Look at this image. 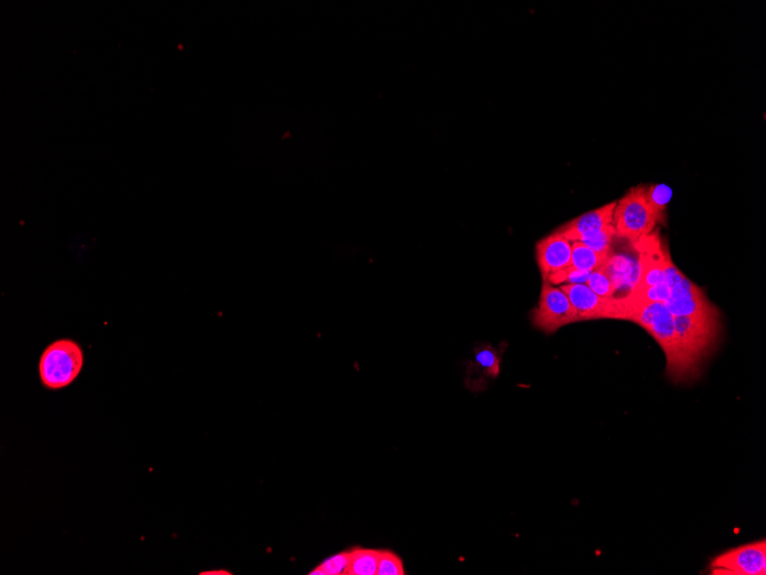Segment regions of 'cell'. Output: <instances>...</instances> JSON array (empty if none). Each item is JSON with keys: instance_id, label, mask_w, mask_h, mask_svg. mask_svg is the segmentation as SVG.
<instances>
[{"instance_id": "18", "label": "cell", "mask_w": 766, "mask_h": 575, "mask_svg": "<svg viewBox=\"0 0 766 575\" xmlns=\"http://www.w3.org/2000/svg\"><path fill=\"white\" fill-rule=\"evenodd\" d=\"M647 194L648 199H650L651 204L655 208V211L658 212L664 219L666 208L672 198V191L669 186L664 184L647 186Z\"/></svg>"}, {"instance_id": "17", "label": "cell", "mask_w": 766, "mask_h": 575, "mask_svg": "<svg viewBox=\"0 0 766 575\" xmlns=\"http://www.w3.org/2000/svg\"><path fill=\"white\" fill-rule=\"evenodd\" d=\"M350 550L327 558L322 564L312 570L309 575H347L350 564Z\"/></svg>"}, {"instance_id": "10", "label": "cell", "mask_w": 766, "mask_h": 575, "mask_svg": "<svg viewBox=\"0 0 766 575\" xmlns=\"http://www.w3.org/2000/svg\"><path fill=\"white\" fill-rule=\"evenodd\" d=\"M570 260H572V242L558 231L539 240L536 245V261L543 281L570 267Z\"/></svg>"}, {"instance_id": "5", "label": "cell", "mask_w": 766, "mask_h": 575, "mask_svg": "<svg viewBox=\"0 0 766 575\" xmlns=\"http://www.w3.org/2000/svg\"><path fill=\"white\" fill-rule=\"evenodd\" d=\"M666 279L669 299L663 303L674 317L714 313L718 310L706 297L705 291L687 278L668 256Z\"/></svg>"}, {"instance_id": "15", "label": "cell", "mask_w": 766, "mask_h": 575, "mask_svg": "<svg viewBox=\"0 0 766 575\" xmlns=\"http://www.w3.org/2000/svg\"><path fill=\"white\" fill-rule=\"evenodd\" d=\"M585 284L588 285L594 293L598 294L599 297L608 299L615 298L616 286L612 277L609 276L605 264L603 267L592 271Z\"/></svg>"}, {"instance_id": "7", "label": "cell", "mask_w": 766, "mask_h": 575, "mask_svg": "<svg viewBox=\"0 0 766 575\" xmlns=\"http://www.w3.org/2000/svg\"><path fill=\"white\" fill-rule=\"evenodd\" d=\"M638 252V278L631 292H640L666 282V266L670 255L658 232L650 233L632 244Z\"/></svg>"}, {"instance_id": "8", "label": "cell", "mask_w": 766, "mask_h": 575, "mask_svg": "<svg viewBox=\"0 0 766 575\" xmlns=\"http://www.w3.org/2000/svg\"><path fill=\"white\" fill-rule=\"evenodd\" d=\"M709 573L714 575H765V539L730 549L718 555L711 561Z\"/></svg>"}, {"instance_id": "19", "label": "cell", "mask_w": 766, "mask_h": 575, "mask_svg": "<svg viewBox=\"0 0 766 575\" xmlns=\"http://www.w3.org/2000/svg\"><path fill=\"white\" fill-rule=\"evenodd\" d=\"M402 558L393 551L381 550L377 575H404Z\"/></svg>"}, {"instance_id": "3", "label": "cell", "mask_w": 766, "mask_h": 575, "mask_svg": "<svg viewBox=\"0 0 766 575\" xmlns=\"http://www.w3.org/2000/svg\"><path fill=\"white\" fill-rule=\"evenodd\" d=\"M663 217L648 199L647 186H637L616 202L613 225L617 237L636 243L653 232Z\"/></svg>"}, {"instance_id": "1", "label": "cell", "mask_w": 766, "mask_h": 575, "mask_svg": "<svg viewBox=\"0 0 766 575\" xmlns=\"http://www.w3.org/2000/svg\"><path fill=\"white\" fill-rule=\"evenodd\" d=\"M623 321L636 323L658 341L667 359V374L675 383L691 382L685 357L675 329V318L661 302H640L621 298Z\"/></svg>"}, {"instance_id": "14", "label": "cell", "mask_w": 766, "mask_h": 575, "mask_svg": "<svg viewBox=\"0 0 766 575\" xmlns=\"http://www.w3.org/2000/svg\"><path fill=\"white\" fill-rule=\"evenodd\" d=\"M608 256L598 254L580 242H572V260L570 267L585 273H592L604 266Z\"/></svg>"}, {"instance_id": "9", "label": "cell", "mask_w": 766, "mask_h": 575, "mask_svg": "<svg viewBox=\"0 0 766 575\" xmlns=\"http://www.w3.org/2000/svg\"><path fill=\"white\" fill-rule=\"evenodd\" d=\"M576 310L578 322L621 320L622 303L617 298H603L586 284H566L560 287Z\"/></svg>"}, {"instance_id": "6", "label": "cell", "mask_w": 766, "mask_h": 575, "mask_svg": "<svg viewBox=\"0 0 766 575\" xmlns=\"http://www.w3.org/2000/svg\"><path fill=\"white\" fill-rule=\"evenodd\" d=\"M530 316L535 328L546 334L556 333L564 326L578 322L576 310L567 294L549 282H543L538 305Z\"/></svg>"}, {"instance_id": "20", "label": "cell", "mask_w": 766, "mask_h": 575, "mask_svg": "<svg viewBox=\"0 0 766 575\" xmlns=\"http://www.w3.org/2000/svg\"><path fill=\"white\" fill-rule=\"evenodd\" d=\"M202 575H230L231 573L228 571H209V572H202L200 573Z\"/></svg>"}, {"instance_id": "2", "label": "cell", "mask_w": 766, "mask_h": 575, "mask_svg": "<svg viewBox=\"0 0 766 575\" xmlns=\"http://www.w3.org/2000/svg\"><path fill=\"white\" fill-rule=\"evenodd\" d=\"M674 318L677 338L687 368H689L692 379H697L700 375L702 362L713 353L717 345L719 332H721V315L716 310V312L709 314Z\"/></svg>"}, {"instance_id": "4", "label": "cell", "mask_w": 766, "mask_h": 575, "mask_svg": "<svg viewBox=\"0 0 766 575\" xmlns=\"http://www.w3.org/2000/svg\"><path fill=\"white\" fill-rule=\"evenodd\" d=\"M84 367V353L72 339H59L44 349L38 371L42 385L59 391L72 385Z\"/></svg>"}, {"instance_id": "16", "label": "cell", "mask_w": 766, "mask_h": 575, "mask_svg": "<svg viewBox=\"0 0 766 575\" xmlns=\"http://www.w3.org/2000/svg\"><path fill=\"white\" fill-rule=\"evenodd\" d=\"M616 236L614 225L601 230L593 235L586 236L578 242L591 248L592 251L598 254L608 256L612 252L613 239Z\"/></svg>"}, {"instance_id": "11", "label": "cell", "mask_w": 766, "mask_h": 575, "mask_svg": "<svg viewBox=\"0 0 766 575\" xmlns=\"http://www.w3.org/2000/svg\"><path fill=\"white\" fill-rule=\"evenodd\" d=\"M500 364H502V351L489 344L476 347L473 360L467 364L468 390L473 392L486 390L489 380L499 376Z\"/></svg>"}, {"instance_id": "13", "label": "cell", "mask_w": 766, "mask_h": 575, "mask_svg": "<svg viewBox=\"0 0 766 575\" xmlns=\"http://www.w3.org/2000/svg\"><path fill=\"white\" fill-rule=\"evenodd\" d=\"M347 575H377L381 550L355 547L350 550Z\"/></svg>"}, {"instance_id": "12", "label": "cell", "mask_w": 766, "mask_h": 575, "mask_svg": "<svg viewBox=\"0 0 766 575\" xmlns=\"http://www.w3.org/2000/svg\"><path fill=\"white\" fill-rule=\"evenodd\" d=\"M615 206L616 201L604 207L594 209V211L585 213L580 217H576L573 221L562 225L557 231L569 239L570 242H578V240L586 236L611 227L613 225Z\"/></svg>"}]
</instances>
